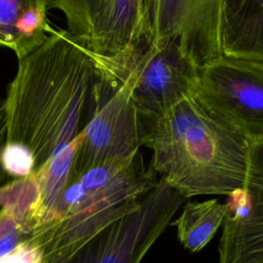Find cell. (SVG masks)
<instances>
[{"label":"cell","instance_id":"7a4b0ae2","mask_svg":"<svg viewBox=\"0 0 263 263\" xmlns=\"http://www.w3.org/2000/svg\"><path fill=\"white\" fill-rule=\"evenodd\" d=\"M141 132L150 166L184 198L243 189L256 143L194 96L142 123Z\"/></svg>","mask_w":263,"mask_h":263},{"label":"cell","instance_id":"52a82bcc","mask_svg":"<svg viewBox=\"0 0 263 263\" xmlns=\"http://www.w3.org/2000/svg\"><path fill=\"white\" fill-rule=\"evenodd\" d=\"M144 0H102L83 44L100 68L123 77L146 48L142 13Z\"/></svg>","mask_w":263,"mask_h":263},{"label":"cell","instance_id":"5bb4252c","mask_svg":"<svg viewBox=\"0 0 263 263\" xmlns=\"http://www.w3.org/2000/svg\"><path fill=\"white\" fill-rule=\"evenodd\" d=\"M102 0H48V7L60 10L67 30L82 42L86 39L92 16Z\"/></svg>","mask_w":263,"mask_h":263},{"label":"cell","instance_id":"8992f818","mask_svg":"<svg viewBox=\"0 0 263 263\" xmlns=\"http://www.w3.org/2000/svg\"><path fill=\"white\" fill-rule=\"evenodd\" d=\"M145 55L133 93L141 124L194 96L198 73L172 40L147 46Z\"/></svg>","mask_w":263,"mask_h":263},{"label":"cell","instance_id":"4fadbf2b","mask_svg":"<svg viewBox=\"0 0 263 263\" xmlns=\"http://www.w3.org/2000/svg\"><path fill=\"white\" fill-rule=\"evenodd\" d=\"M77 139L34 173L38 184V201L34 211L32 229L51 211L58 197L66 187L71 175Z\"/></svg>","mask_w":263,"mask_h":263},{"label":"cell","instance_id":"6da1fadb","mask_svg":"<svg viewBox=\"0 0 263 263\" xmlns=\"http://www.w3.org/2000/svg\"><path fill=\"white\" fill-rule=\"evenodd\" d=\"M119 81L106 76L79 38L67 29L52 30L18 60L7 87L6 145L28 152L37 172L83 133Z\"/></svg>","mask_w":263,"mask_h":263},{"label":"cell","instance_id":"2e32d148","mask_svg":"<svg viewBox=\"0 0 263 263\" xmlns=\"http://www.w3.org/2000/svg\"><path fill=\"white\" fill-rule=\"evenodd\" d=\"M6 145V120H5V110H4V102L0 99V188L6 185L10 181H5L10 176L7 175V173L4 171L1 156L3 149ZM1 210V209H0Z\"/></svg>","mask_w":263,"mask_h":263},{"label":"cell","instance_id":"3957f363","mask_svg":"<svg viewBox=\"0 0 263 263\" xmlns=\"http://www.w3.org/2000/svg\"><path fill=\"white\" fill-rule=\"evenodd\" d=\"M145 59L144 49L78 137L70 177L105 162L128 158L140 151L141 121L133 93Z\"/></svg>","mask_w":263,"mask_h":263},{"label":"cell","instance_id":"5b68a950","mask_svg":"<svg viewBox=\"0 0 263 263\" xmlns=\"http://www.w3.org/2000/svg\"><path fill=\"white\" fill-rule=\"evenodd\" d=\"M167 226L165 214L154 203L144 200L71 256L62 260L43 259V263H141Z\"/></svg>","mask_w":263,"mask_h":263},{"label":"cell","instance_id":"9a60e30c","mask_svg":"<svg viewBox=\"0 0 263 263\" xmlns=\"http://www.w3.org/2000/svg\"><path fill=\"white\" fill-rule=\"evenodd\" d=\"M0 263H43V252L39 246L27 238L1 257Z\"/></svg>","mask_w":263,"mask_h":263},{"label":"cell","instance_id":"30bf717a","mask_svg":"<svg viewBox=\"0 0 263 263\" xmlns=\"http://www.w3.org/2000/svg\"><path fill=\"white\" fill-rule=\"evenodd\" d=\"M48 9V0H0V46L18 60L39 47L53 30Z\"/></svg>","mask_w":263,"mask_h":263},{"label":"cell","instance_id":"277c9868","mask_svg":"<svg viewBox=\"0 0 263 263\" xmlns=\"http://www.w3.org/2000/svg\"><path fill=\"white\" fill-rule=\"evenodd\" d=\"M194 97L255 143L263 139L262 66L223 55L198 69Z\"/></svg>","mask_w":263,"mask_h":263},{"label":"cell","instance_id":"8fae6325","mask_svg":"<svg viewBox=\"0 0 263 263\" xmlns=\"http://www.w3.org/2000/svg\"><path fill=\"white\" fill-rule=\"evenodd\" d=\"M223 53L263 67V0H226Z\"/></svg>","mask_w":263,"mask_h":263},{"label":"cell","instance_id":"7c38bea8","mask_svg":"<svg viewBox=\"0 0 263 263\" xmlns=\"http://www.w3.org/2000/svg\"><path fill=\"white\" fill-rule=\"evenodd\" d=\"M227 213V202H220L217 198L188 201L171 225L176 227L181 245L189 252L197 253L212 240L223 225Z\"/></svg>","mask_w":263,"mask_h":263},{"label":"cell","instance_id":"ba28073f","mask_svg":"<svg viewBox=\"0 0 263 263\" xmlns=\"http://www.w3.org/2000/svg\"><path fill=\"white\" fill-rule=\"evenodd\" d=\"M218 263H263V147L255 144L246 185L228 196Z\"/></svg>","mask_w":263,"mask_h":263},{"label":"cell","instance_id":"9c48e42d","mask_svg":"<svg viewBox=\"0 0 263 263\" xmlns=\"http://www.w3.org/2000/svg\"><path fill=\"white\" fill-rule=\"evenodd\" d=\"M225 9L226 0H185L176 44L196 69L224 55Z\"/></svg>","mask_w":263,"mask_h":263},{"label":"cell","instance_id":"e0dca14e","mask_svg":"<svg viewBox=\"0 0 263 263\" xmlns=\"http://www.w3.org/2000/svg\"><path fill=\"white\" fill-rule=\"evenodd\" d=\"M257 144H259V145H261L262 147H263V139L262 140H260V141H258V142H256Z\"/></svg>","mask_w":263,"mask_h":263}]
</instances>
